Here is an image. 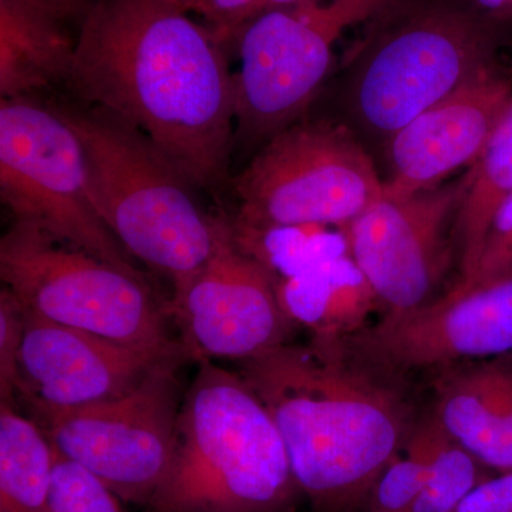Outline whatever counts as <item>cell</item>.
Listing matches in <instances>:
<instances>
[{
	"label": "cell",
	"instance_id": "1",
	"mask_svg": "<svg viewBox=\"0 0 512 512\" xmlns=\"http://www.w3.org/2000/svg\"><path fill=\"white\" fill-rule=\"evenodd\" d=\"M87 106L137 127L194 187L228 177L234 74L207 26L168 0H97L80 23L69 82Z\"/></svg>",
	"mask_w": 512,
	"mask_h": 512
},
{
	"label": "cell",
	"instance_id": "2",
	"mask_svg": "<svg viewBox=\"0 0 512 512\" xmlns=\"http://www.w3.org/2000/svg\"><path fill=\"white\" fill-rule=\"evenodd\" d=\"M284 440L293 476L315 512L366 508L414 424L386 376L349 340L288 342L242 362Z\"/></svg>",
	"mask_w": 512,
	"mask_h": 512
},
{
	"label": "cell",
	"instance_id": "3",
	"mask_svg": "<svg viewBox=\"0 0 512 512\" xmlns=\"http://www.w3.org/2000/svg\"><path fill=\"white\" fill-rule=\"evenodd\" d=\"M150 512H289L303 497L274 417L239 372L197 363Z\"/></svg>",
	"mask_w": 512,
	"mask_h": 512
},
{
	"label": "cell",
	"instance_id": "4",
	"mask_svg": "<svg viewBox=\"0 0 512 512\" xmlns=\"http://www.w3.org/2000/svg\"><path fill=\"white\" fill-rule=\"evenodd\" d=\"M82 143L94 210L128 254L183 288L214 251L215 212L137 127L93 106L55 104Z\"/></svg>",
	"mask_w": 512,
	"mask_h": 512
},
{
	"label": "cell",
	"instance_id": "5",
	"mask_svg": "<svg viewBox=\"0 0 512 512\" xmlns=\"http://www.w3.org/2000/svg\"><path fill=\"white\" fill-rule=\"evenodd\" d=\"M380 15L384 23L367 40L350 84L355 119L373 136L389 140L458 87L497 67L501 26L471 5L393 0Z\"/></svg>",
	"mask_w": 512,
	"mask_h": 512
},
{
	"label": "cell",
	"instance_id": "6",
	"mask_svg": "<svg viewBox=\"0 0 512 512\" xmlns=\"http://www.w3.org/2000/svg\"><path fill=\"white\" fill-rule=\"evenodd\" d=\"M0 278L37 318L130 348L187 352L171 335L167 303L144 275L123 271L33 225L13 222L0 239Z\"/></svg>",
	"mask_w": 512,
	"mask_h": 512
},
{
	"label": "cell",
	"instance_id": "7",
	"mask_svg": "<svg viewBox=\"0 0 512 512\" xmlns=\"http://www.w3.org/2000/svg\"><path fill=\"white\" fill-rule=\"evenodd\" d=\"M234 220L251 225L346 228L383 197L372 158L348 128L298 120L266 141L232 180Z\"/></svg>",
	"mask_w": 512,
	"mask_h": 512
},
{
	"label": "cell",
	"instance_id": "8",
	"mask_svg": "<svg viewBox=\"0 0 512 512\" xmlns=\"http://www.w3.org/2000/svg\"><path fill=\"white\" fill-rule=\"evenodd\" d=\"M393 0H301L249 20L234 42L235 143L268 141L301 120L350 26L376 18Z\"/></svg>",
	"mask_w": 512,
	"mask_h": 512
},
{
	"label": "cell",
	"instance_id": "9",
	"mask_svg": "<svg viewBox=\"0 0 512 512\" xmlns=\"http://www.w3.org/2000/svg\"><path fill=\"white\" fill-rule=\"evenodd\" d=\"M0 200L13 222L43 229L123 271L143 275L94 210L82 143L55 104L33 97L2 99Z\"/></svg>",
	"mask_w": 512,
	"mask_h": 512
},
{
	"label": "cell",
	"instance_id": "10",
	"mask_svg": "<svg viewBox=\"0 0 512 512\" xmlns=\"http://www.w3.org/2000/svg\"><path fill=\"white\" fill-rule=\"evenodd\" d=\"M190 357L160 363L136 389L92 406L56 410L16 406L62 456L100 478L124 503L150 505L173 460L175 430Z\"/></svg>",
	"mask_w": 512,
	"mask_h": 512
},
{
	"label": "cell",
	"instance_id": "11",
	"mask_svg": "<svg viewBox=\"0 0 512 512\" xmlns=\"http://www.w3.org/2000/svg\"><path fill=\"white\" fill-rule=\"evenodd\" d=\"M214 251L171 293L168 313L195 363L248 362L291 342L295 325L276 298L274 279L232 238L229 215L215 212Z\"/></svg>",
	"mask_w": 512,
	"mask_h": 512
},
{
	"label": "cell",
	"instance_id": "12",
	"mask_svg": "<svg viewBox=\"0 0 512 512\" xmlns=\"http://www.w3.org/2000/svg\"><path fill=\"white\" fill-rule=\"evenodd\" d=\"M470 174L409 197L383 195L343 228L349 252L384 313L436 299L456 251L454 225Z\"/></svg>",
	"mask_w": 512,
	"mask_h": 512
},
{
	"label": "cell",
	"instance_id": "13",
	"mask_svg": "<svg viewBox=\"0 0 512 512\" xmlns=\"http://www.w3.org/2000/svg\"><path fill=\"white\" fill-rule=\"evenodd\" d=\"M389 375L512 356V275L470 286L383 318L349 339Z\"/></svg>",
	"mask_w": 512,
	"mask_h": 512
},
{
	"label": "cell",
	"instance_id": "14",
	"mask_svg": "<svg viewBox=\"0 0 512 512\" xmlns=\"http://www.w3.org/2000/svg\"><path fill=\"white\" fill-rule=\"evenodd\" d=\"M16 406L67 410L136 389L160 363L187 352H148L25 311ZM191 360V359H190Z\"/></svg>",
	"mask_w": 512,
	"mask_h": 512
},
{
	"label": "cell",
	"instance_id": "15",
	"mask_svg": "<svg viewBox=\"0 0 512 512\" xmlns=\"http://www.w3.org/2000/svg\"><path fill=\"white\" fill-rule=\"evenodd\" d=\"M512 104V83L497 67L478 74L387 140L383 195L409 197L470 167Z\"/></svg>",
	"mask_w": 512,
	"mask_h": 512
},
{
	"label": "cell",
	"instance_id": "16",
	"mask_svg": "<svg viewBox=\"0 0 512 512\" xmlns=\"http://www.w3.org/2000/svg\"><path fill=\"white\" fill-rule=\"evenodd\" d=\"M431 414L484 467L512 471V356L441 370Z\"/></svg>",
	"mask_w": 512,
	"mask_h": 512
},
{
	"label": "cell",
	"instance_id": "17",
	"mask_svg": "<svg viewBox=\"0 0 512 512\" xmlns=\"http://www.w3.org/2000/svg\"><path fill=\"white\" fill-rule=\"evenodd\" d=\"M276 298L293 325L311 339L349 340L369 326L382 308L352 255L323 262L309 271L274 281Z\"/></svg>",
	"mask_w": 512,
	"mask_h": 512
},
{
	"label": "cell",
	"instance_id": "18",
	"mask_svg": "<svg viewBox=\"0 0 512 512\" xmlns=\"http://www.w3.org/2000/svg\"><path fill=\"white\" fill-rule=\"evenodd\" d=\"M62 19L33 0H0V96L33 97L69 82L76 52Z\"/></svg>",
	"mask_w": 512,
	"mask_h": 512
},
{
	"label": "cell",
	"instance_id": "19",
	"mask_svg": "<svg viewBox=\"0 0 512 512\" xmlns=\"http://www.w3.org/2000/svg\"><path fill=\"white\" fill-rule=\"evenodd\" d=\"M468 174L470 181L454 225L460 265L456 286L473 281L488 229L512 195V104Z\"/></svg>",
	"mask_w": 512,
	"mask_h": 512
},
{
	"label": "cell",
	"instance_id": "20",
	"mask_svg": "<svg viewBox=\"0 0 512 512\" xmlns=\"http://www.w3.org/2000/svg\"><path fill=\"white\" fill-rule=\"evenodd\" d=\"M55 448L19 407L0 403V512H50Z\"/></svg>",
	"mask_w": 512,
	"mask_h": 512
},
{
	"label": "cell",
	"instance_id": "21",
	"mask_svg": "<svg viewBox=\"0 0 512 512\" xmlns=\"http://www.w3.org/2000/svg\"><path fill=\"white\" fill-rule=\"evenodd\" d=\"M232 238L274 281L348 255L345 229L329 225H251L229 215Z\"/></svg>",
	"mask_w": 512,
	"mask_h": 512
},
{
	"label": "cell",
	"instance_id": "22",
	"mask_svg": "<svg viewBox=\"0 0 512 512\" xmlns=\"http://www.w3.org/2000/svg\"><path fill=\"white\" fill-rule=\"evenodd\" d=\"M446 436L433 414L414 424L402 453L373 487L367 512H413L429 477L434 454Z\"/></svg>",
	"mask_w": 512,
	"mask_h": 512
},
{
	"label": "cell",
	"instance_id": "23",
	"mask_svg": "<svg viewBox=\"0 0 512 512\" xmlns=\"http://www.w3.org/2000/svg\"><path fill=\"white\" fill-rule=\"evenodd\" d=\"M483 468L487 467L447 434L434 454L413 512H456L471 491L487 480Z\"/></svg>",
	"mask_w": 512,
	"mask_h": 512
},
{
	"label": "cell",
	"instance_id": "24",
	"mask_svg": "<svg viewBox=\"0 0 512 512\" xmlns=\"http://www.w3.org/2000/svg\"><path fill=\"white\" fill-rule=\"evenodd\" d=\"M55 448V447H53ZM50 512H126L100 478L55 450Z\"/></svg>",
	"mask_w": 512,
	"mask_h": 512
},
{
	"label": "cell",
	"instance_id": "25",
	"mask_svg": "<svg viewBox=\"0 0 512 512\" xmlns=\"http://www.w3.org/2000/svg\"><path fill=\"white\" fill-rule=\"evenodd\" d=\"M26 315L22 303L6 286L0 291V403L16 406L20 353Z\"/></svg>",
	"mask_w": 512,
	"mask_h": 512
},
{
	"label": "cell",
	"instance_id": "26",
	"mask_svg": "<svg viewBox=\"0 0 512 512\" xmlns=\"http://www.w3.org/2000/svg\"><path fill=\"white\" fill-rule=\"evenodd\" d=\"M184 12H194L208 23L220 45L234 42L239 30L251 20L256 0H168Z\"/></svg>",
	"mask_w": 512,
	"mask_h": 512
},
{
	"label": "cell",
	"instance_id": "27",
	"mask_svg": "<svg viewBox=\"0 0 512 512\" xmlns=\"http://www.w3.org/2000/svg\"><path fill=\"white\" fill-rule=\"evenodd\" d=\"M507 275H512V195L495 215L485 237L476 274L466 286Z\"/></svg>",
	"mask_w": 512,
	"mask_h": 512
},
{
	"label": "cell",
	"instance_id": "28",
	"mask_svg": "<svg viewBox=\"0 0 512 512\" xmlns=\"http://www.w3.org/2000/svg\"><path fill=\"white\" fill-rule=\"evenodd\" d=\"M456 512H512V471L478 484Z\"/></svg>",
	"mask_w": 512,
	"mask_h": 512
},
{
	"label": "cell",
	"instance_id": "29",
	"mask_svg": "<svg viewBox=\"0 0 512 512\" xmlns=\"http://www.w3.org/2000/svg\"><path fill=\"white\" fill-rule=\"evenodd\" d=\"M33 2L43 6L57 18L62 19L63 22L76 20L80 25L84 16L89 13L97 0H33Z\"/></svg>",
	"mask_w": 512,
	"mask_h": 512
},
{
	"label": "cell",
	"instance_id": "30",
	"mask_svg": "<svg viewBox=\"0 0 512 512\" xmlns=\"http://www.w3.org/2000/svg\"><path fill=\"white\" fill-rule=\"evenodd\" d=\"M471 6L495 25L512 23V0H471Z\"/></svg>",
	"mask_w": 512,
	"mask_h": 512
},
{
	"label": "cell",
	"instance_id": "31",
	"mask_svg": "<svg viewBox=\"0 0 512 512\" xmlns=\"http://www.w3.org/2000/svg\"><path fill=\"white\" fill-rule=\"evenodd\" d=\"M301 0H256L254 12H252V19L261 13L268 12V10L285 8V6L295 5Z\"/></svg>",
	"mask_w": 512,
	"mask_h": 512
},
{
	"label": "cell",
	"instance_id": "32",
	"mask_svg": "<svg viewBox=\"0 0 512 512\" xmlns=\"http://www.w3.org/2000/svg\"><path fill=\"white\" fill-rule=\"evenodd\" d=\"M289 512H295V510H293V511H289Z\"/></svg>",
	"mask_w": 512,
	"mask_h": 512
}]
</instances>
